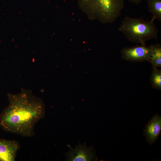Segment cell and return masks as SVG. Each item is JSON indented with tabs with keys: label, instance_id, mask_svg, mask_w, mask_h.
Wrapping results in <instances>:
<instances>
[{
	"label": "cell",
	"instance_id": "1",
	"mask_svg": "<svg viewBox=\"0 0 161 161\" xmlns=\"http://www.w3.org/2000/svg\"><path fill=\"white\" fill-rule=\"evenodd\" d=\"M7 96L9 103L0 115V126L22 137H33L35 124L45 116L43 100L29 90L22 89L18 94L8 93Z\"/></svg>",
	"mask_w": 161,
	"mask_h": 161
},
{
	"label": "cell",
	"instance_id": "2",
	"mask_svg": "<svg viewBox=\"0 0 161 161\" xmlns=\"http://www.w3.org/2000/svg\"><path fill=\"white\" fill-rule=\"evenodd\" d=\"M79 7L88 13L92 19L103 23H113L120 16L124 6V0H78Z\"/></svg>",
	"mask_w": 161,
	"mask_h": 161
},
{
	"label": "cell",
	"instance_id": "3",
	"mask_svg": "<svg viewBox=\"0 0 161 161\" xmlns=\"http://www.w3.org/2000/svg\"><path fill=\"white\" fill-rule=\"evenodd\" d=\"M118 30L133 43L145 45L147 41L157 39L158 31L154 20L146 21L141 18L126 16L121 22Z\"/></svg>",
	"mask_w": 161,
	"mask_h": 161
},
{
	"label": "cell",
	"instance_id": "4",
	"mask_svg": "<svg viewBox=\"0 0 161 161\" xmlns=\"http://www.w3.org/2000/svg\"><path fill=\"white\" fill-rule=\"evenodd\" d=\"M152 51L151 45H136L123 48L121 51L122 59L131 62L148 61Z\"/></svg>",
	"mask_w": 161,
	"mask_h": 161
},
{
	"label": "cell",
	"instance_id": "5",
	"mask_svg": "<svg viewBox=\"0 0 161 161\" xmlns=\"http://www.w3.org/2000/svg\"><path fill=\"white\" fill-rule=\"evenodd\" d=\"M67 146L69 149L65 154L66 161H89L95 160V150L92 146H87L85 143L82 145L79 143L74 148L69 145Z\"/></svg>",
	"mask_w": 161,
	"mask_h": 161
},
{
	"label": "cell",
	"instance_id": "6",
	"mask_svg": "<svg viewBox=\"0 0 161 161\" xmlns=\"http://www.w3.org/2000/svg\"><path fill=\"white\" fill-rule=\"evenodd\" d=\"M20 148L19 142L14 140L0 139V161H15Z\"/></svg>",
	"mask_w": 161,
	"mask_h": 161
},
{
	"label": "cell",
	"instance_id": "7",
	"mask_svg": "<svg viewBox=\"0 0 161 161\" xmlns=\"http://www.w3.org/2000/svg\"><path fill=\"white\" fill-rule=\"evenodd\" d=\"M161 130V117L158 114H155L145 126L143 135L149 144L155 143L159 135Z\"/></svg>",
	"mask_w": 161,
	"mask_h": 161
},
{
	"label": "cell",
	"instance_id": "8",
	"mask_svg": "<svg viewBox=\"0 0 161 161\" xmlns=\"http://www.w3.org/2000/svg\"><path fill=\"white\" fill-rule=\"evenodd\" d=\"M151 54L148 62L151 64L152 69L161 67V45L159 43L151 45Z\"/></svg>",
	"mask_w": 161,
	"mask_h": 161
},
{
	"label": "cell",
	"instance_id": "9",
	"mask_svg": "<svg viewBox=\"0 0 161 161\" xmlns=\"http://www.w3.org/2000/svg\"><path fill=\"white\" fill-rule=\"evenodd\" d=\"M147 2L148 11L152 15L151 19L154 21L157 19L161 21V0H146Z\"/></svg>",
	"mask_w": 161,
	"mask_h": 161
},
{
	"label": "cell",
	"instance_id": "10",
	"mask_svg": "<svg viewBox=\"0 0 161 161\" xmlns=\"http://www.w3.org/2000/svg\"><path fill=\"white\" fill-rule=\"evenodd\" d=\"M150 81L152 87L154 89L161 90V70L158 68L153 69Z\"/></svg>",
	"mask_w": 161,
	"mask_h": 161
},
{
	"label": "cell",
	"instance_id": "11",
	"mask_svg": "<svg viewBox=\"0 0 161 161\" xmlns=\"http://www.w3.org/2000/svg\"><path fill=\"white\" fill-rule=\"evenodd\" d=\"M130 2L135 4H138L142 1L144 0H128Z\"/></svg>",
	"mask_w": 161,
	"mask_h": 161
}]
</instances>
